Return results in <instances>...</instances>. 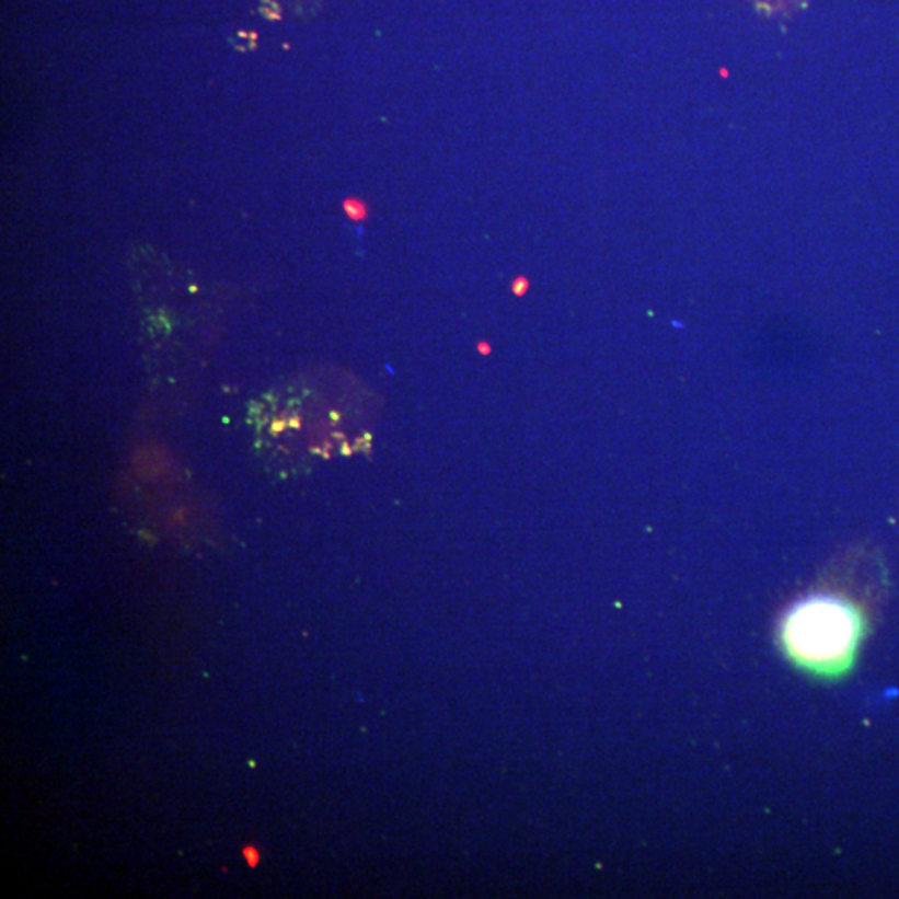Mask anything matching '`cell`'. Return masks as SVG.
I'll use <instances>...</instances> for the list:
<instances>
[{"instance_id":"6da1fadb","label":"cell","mask_w":899,"mask_h":899,"mask_svg":"<svg viewBox=\"0 0 899 899\" xmlns=\"http://www.w3.org/2000/svg\"><path fill=\"white\" fill-rule=\"evenodd\" d=\"M863 635L856 608L837 597H815L793 604L782 623L786 653L799 667L838 675L853 661Z\"/></svg>"},{"instance_id":"7a4b0ae2","label":"cell","mask_w":899,"mask_h":899,"mask_svg":"<svg viewBox=\"0 0 899 899\" xmlns=\"http://www.w3.org/2000/svg\"><path fill=\"white\" fill-rule=\"evenodd\" d=\"M342 210H344L345 216H347L351 222H364L370 214L369 206L358 197L345 198V200L342 201Z\"/></svg>"},{"instance_id":"3957f363","label":"cell","mask_w":899,"mask_h":899,"mask_svg":"<svg viewBox=\"0 0 899 899\" xmlns=\"http://www.w3.org/2000/svg\"><path fill=\"white\" fill-rule=\"evenodd\" d=\"M528 290H530V280H528L527 277H523V275H520V277H517L514 281H511V292H514V296H527Z\"/></svg>"},{"instance_id":"277c9868","label":"cell","mask_w":899,"mask_h":899,"mask_svg":"<svg viewBox=\"0 0 899 899\" xmlns=\"http://www.w3.org/2000/svg\"><path fill=\"white\" fill-rule=\"evenodd\" d=\"M476 350H479V354L483 355V357H488V355L492 354V345H489L488 342H480V344L476 345Z\"/></svg>"},{"instance_id":"5b68a950","label":"cell","mask_w":899,"mask_h":899,"mask_svg":"<svg viewBox=\"0 0 899 899\" xmlns=\"http://www.w3.org/2000/svg\"><path fill=\"white\" fill-rule=\"evenodd\" d=\"M245 857H247L249 862H251V865L254 866L255 863H257L258 854H255V851L249 848V850H245Z\"/></svg>"}]
</instances>
